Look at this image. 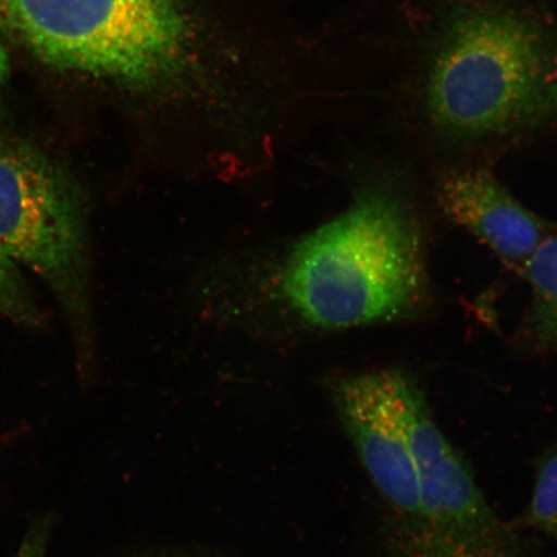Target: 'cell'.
I'll use <instances>...</instances> for the list:
<instances>
[{"mask_svg": "<svg viewBox=\"0 0 557 557\" xmlns=\"http://www.w3.org/2000/svg\"><path fill=\"white\" fill-rule=\"evenodd\" d=\"M233 277L227 309L246 322L332 332L413 318L430 292L420 214L398 174L375 173L336 218Z\"/></svg>", "mask_w": 557, "mask_h": 557, "instance_id": "obj_1", "label": "cell"}, {"mask_svg": "<svg viewBox=\"0 0 557 557\" xmlns=\"http://www.w3.org/2000/svg\"><path fill=\"white\" fill-rule=\"evenodd\" d=\"M424 113L451 141L539 127L557 114V45L515 13L462 11L445 23L424 78Z\"/></svg>", "mask_w": 557, "mask_h": 557, "instance_id": "obj_2", "label": "cell"}, {"mask_svg": "<svg viewBox=\"0 0 557 557\" xmlns=\"http://www.w3.org/2000/svg\"><path fill=\"white\" fill-rule=\"evenodd\" d=\"M3 30L45 65L164 90L194 73L189 0H0Z\"/></svg>", "mask_w": 557, "mask_h": 557, "instance_id": "obj_3", "label": "cell"}, {"mask_svg": "<svg viewBox=\"0 0 557 557\" xmlns=\"http://www.w3.org/2000/svg\"><path fill=\"white\" fill-rule=\"evenodd\" d=\"M0 252L34 271L53 292L86 369L95 343L89 199L73 173L13 127L2 92Z\"/></svg>", "mask_w": 557, "mask_h": 557, "instance_id": "obj_4", "label": "cell"}, {"mask_svg": "<svg viewBox=\"0 0 557 557\" xmlns=\"http://www.w3.org/2000/svg\"><path fill=\"white\" fill-rule=\"evenodd\" d=\"M380 373L413 453L429 557H549L546 540L500 518L487 503L413 375L400 369Z\"/></svg>", "mask_w": 557, "mask_h": 557, "instance_id": "obj_5", "label": "cell"}, {"mask_svg": "<svg viewBox=\"0 0 557 557\" xmlns=\"http://www.w3.org/2000/svg\"><path fill=\"white\" fill-rule=\"evenodd\" d=\"M436 198L451 222L468 230L519 274L541 244L555 233L547 221L522 206L483 169L447 174L437 186Z\"/></svg>", "mask_w": 557, "mask_h": 557, "instance_id": "obj_6", "label": "cell"}, {"mask_svg": "<svg viewBox=\"0 0 557 557\" xmlns=\"http://www.w3.org/2000/svg\"><path fill=\"white\" fill-rule=\"evenodd\" d=\"M377 504L381 557H429L420 478L412 450L385 444L361 459Z\"/></svg>", "mask_w": 557, "mask_h": 557, "instance_id": "obj_7", "label": "cell"}, {"mask_svg": "<svg viewBox=\"0 0 557 557\" xmlns=\"http://www.w3.org/2000/svg\"><path fill=\"white\" fill-rule=\"evenodd\" d=\"M522 276L531 302L521 325L522 344L532 351L557 348V234L549 235L528 261Z\"/></svg>", "mask_w": 557, "mask_h": 557, "instance_id": "obj_8", "label": "cell"}, {"mask_svg": "<svg viewBox=\"0 0 557 557\" xmlns=\"http://www.w3.org/2000/svg\"><path fill=\"white\" fill-rule=\"evenodd\" d=\"M518 524L557 545V438L535 462L531 500Z\"/></svg>", "mask_w": 557, "mask_h": 557, "instance_id": "obj_9", "label": "cell"}, {"mask_svg": "<svg viewBox=\"0 0 557 557\" xmlns=\"http://www.w3.org/2000/svg\"><path fill=\"white\" fill-rule=\"evenodd\" d=\"M0 317L20 325L34 326L40 323V313L35 306L15 262L0 252Z\"/></svg>", "mask_w": 557, "mask_h": 557, "instance_id": "obj_10", "label": "cell"}, {"mask_svg": "<svg viewBox=\"0 0 557 557\" xmlns=\"http://www.w3.org/2000/svg\"><path fill=\"white\" fill-rule=\"evenodd\" d=\"M55 518L51 512L34 518L27 527L15 557H47L52 540Z\"/></svg>", "mask_w": 557, "mask_h": 557, "instance_id": "obj_11", "label": "cell"}, {"mask_svg": "<svg viewBox=\"0 0 557 557\" xmlns=\"http://www.w3.org/2000/svg\"><path fill=\"white\" fill-rule=\"evenodd\" d=\"M10 72V59L2 45H0V81H3Z\"/></svg>", "mask_w": 557, "mask_h": 557, "instance_id": "obj_12", "label": "cell"}]
</instances>
